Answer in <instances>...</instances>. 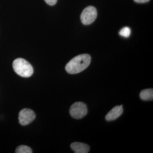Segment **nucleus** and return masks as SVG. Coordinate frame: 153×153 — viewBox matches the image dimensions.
<instances>
[{"label": "nucleus", "mask_w": 153, "mask_h": 153, "mask_svg": "<svg viewBox=\"0 0 153 153\" xmlns=\"http://www.w3.org/2000/svg\"><path fill=\"white\" fill-rule=\"evenodd\" d=\"M91 60V56L88 54L78 55L66 64V71L71 74L81 73L89 66Z\"/></svg>", "instance_id": "f257e3e1"}, {"label": "nucleus", "mask_w": 153, "mask_h": 153, "mask_svg": "<svg viewBox=\"0 0 153 153\" xmlns=\"http://www.w3.org/2000/svg\"><path fill=\"white\" fill-rule=\"evenodd\" d=\"M13 68L18 75L24 78H28L33 73L32 65L27 61L22 58H18L14 60Z\"/></svg>", "instance_id": "f03ea898"}, {"label": "nucleus", "mask_w": 153, "mask_h": 153, "mask_svg": "<svg viewBox=\"0 0 153 153\" xmlns=\"http://www.w3.org/2000/svg\"><path fill=\"white\" fill-rule=\"evenodd\" d=\"M70 114L74 119H81L88 114L86 105L83 102H78L73 104L70 108Z\"/></svg>", "instance_id": "7ed1b4c3"}, {"label": "nucleus", "mask_w": 153, "mask_h": 153, "mask_svg": "<svg viewBox=\"0 0 153 153\" xmlns=\"http://www.w3.org/2000/svg\"><path fill=\"white\" fill-rule=\"evenodd\" d=\"M97 17V9L93 6H88L82 11L81 20L83 25H88L95 21Z\"/></svg>", "instance_id": "20e7f679"}, {"label": "nucleus", "mask_w": 153, "mask_h": 153, "mask_svg": "<svg viewBox=\"0 0 153 153\" xmlns=\"http://www.w3.org/2000/svg\"><path fill=\"white\" fill-rule=\"evenodd\" d=\"M36 115L33 110L28 108L23 109L19 113V122L21 125L27 126L34 120Z\"/></svg>", "instance_id": "39448f33"}, {"label": "nucleus", "mask_w": 153, "mask_h": 153, "mask_svg": "<svg viewBox=\"0 0 153 153\" xmlns=\"http://www.w3.org/2000/svg\"><path fill=\"white\" fill-rule=\"evenodd\" d=\"M123 112V107L122 105H117L111 109L105 116L107 121L115 120L120 117Z\"/></svg>", "instance_id": "423d86ee"}, {"label": "nucleus", "mask_w": 153, "mask_h": 153, "mask_svg": "<svg viewBox=\"0 0 153 153\" xmlns=\"http://www.w3.org/2000/svg\"><path fill=\"white\" fill-rule=\"evenodd\" d=\"M71 149L76 153H88L90 150L89 146L81 142H73L71 145Z\"/></svg>", "instance_id": "0eeeda50"}, {"label": "nucleus", "mask_w": 153, "mask_h": 153, "mask_svg": "<svg viewBox=\"0 0 153 153\" xmlns=\"http://www.w3.org/2000/svg\"><path fill=\"white\" fill-rule=\"evenodd\" d=\"M140 98L143 100H152L153 99V89H145L140 93Z\"/></svg>", "instance_id": "6e6552de"}, {"label": "nucleus", "mask_w": 153, "mask_h": 153, "mask_svg": "<svg viewBox=\"0 0 153 153\" xmlns=\"http://www.w3.org/2000/svg\"><path fill=\"white\" fill-rule=\"evenodd\" d=\"M16 153H32V149L27 146L21 145L16 148Z\"/></svg>", "instance_id": "1a4fd4ad"}, {"label": "nucleus", "mask_w": 153, "mask_h": 153, "mask_svg": "<svg viewBox=\"0 0 153 153\" xmlns=\"http://www.w3.org/2000/svg\"><path fill=\"white\" fill-rule=\"evenodd\" d=\"M131 33V29L128 27H125L123 28L120 31L119 35L121 36H123L125 38H128L130 36Z\"/></svg>", "instance_id": "9d476101"}, {"label": "nucleus", "mask_w": 153, "mask_h": 153, "mask_svg": "<svg viewBox=\"0 0 153 153\" xmlns=\"http://www.w3.org/2000/svg\"><path fill=\"white\" fill-rule=\"evenodd\" d=\"M45 1L49 5H54L56 4L57 0H45Z\"/></svg>", "instance_id": "9b49d317"}, {"label": "nucleus", "mask_w": 153, "mask_h": 153, "mask_svg": "<svg viewBox=\"0 0 153 153\" xmlns=\"http://www.w3.org/2000/svg\"><path fill=\"white\" fill-rule=\"evenodd\" d=\"M137 3H146L149 1V0H134Z\"/></svg>", "instance_id": "f8f14e48"}]
</instances>
